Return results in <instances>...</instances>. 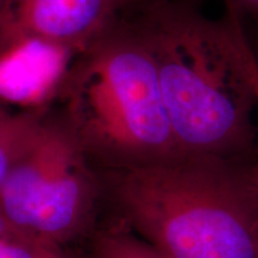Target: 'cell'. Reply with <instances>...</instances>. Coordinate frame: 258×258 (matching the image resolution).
Wrapping results in <instances>:
<instances>
[{"mask_svg": "<svg viewBox=\"0 0 258 258\" xmlns=\"http://www.w3.org/2000/svg\"><path fill=\"white\" fill-rule=\"evenodd\" d=\"M124 15L153 57L180 152L254 161L257 61L239 16L213 19L172 0H152Z\"/></svg>", "mask_w": 258, "mask_h": 258, "instance_id": "obj_1", "label": "cell"}, {"mask_svg": "<svg viewBox=\"0 0 258 258\" xmlns=\"http://www.w3.org/2000/svg\"><path fill=\"white\" fill-rule=\"evenodd\" d=\"M254 161L182 156L112 170L128 230L167 258H258Z\"/></svg>", "mask_w": 258, "mask_h": 258, "instance_id": "obj_2", "label": "cell"}, {"mask_svg": "<svg viewBox=\"0 0 258 258\" xmlns=\"http://www.w3.org/2000/svg\"><path fill=\"white\" fill-rule=\"evenodd\" d=\"M56 103L89 161L118 170L184 156L167 118L153 57L127 15L80 51Z\"/></svg>", "mask_w": 258, "mask_h": 258, "instance_id": "obj_3", "label": "cell"}, {"mask_svg": "<svg viewBox=\"0 0 258 258\" xmlns=\"http://www.w3.org/2000/svg\"><path fill=\"white\" fill-rule=\"evenodd\" d=\"M79 141L61 116L41 117L0 191V217L50 249L85 226L95 178Z\"/></svg>", "mask_w": 258, "mask_h": 258, "instance_id": "obj_4", "label": "cell"}, {"mask_svg": "<svg viewBox=\"0 0 258 258\" xmlns=\"http://www.w3.org/2000/svg\"><path fill=\"white\" fill-rule=\"evenodd\" d=\"M124 14L123 0H6L0 47L38 38L83 51Z\"/></svg>", "mask_w": 258, "mask_h": 258, "instance_id": "obj_5", "label": "cell"}, {"mask_svg": "<svg viewBox=\"0 0 258 258\" xmlns=\"http://www.w3.org/2000/svg\"><path fill=\"white\" fill-rule=\"evenodd\" d=\"M79 53L38 38L0 47V105L27 114H46L59 99Z\"/></svg>", "mask_w": 258, "mask_h": 258, "instance_id": "obj_6", "label": "cell"}, {"mask_svg": "<svg viewBox=\"0 0 258 258\" xmlns=\"http://www.w3.org/2000/svg\"><path fill=\"white\" fill-rule=\"evenodd\" d=\"M44 114H27L0 105V191L10 170Z\"/></svg>", "mask_w": 258, "mask_h": 258, "instance_id": "obj_7", "label": "cell"}, {"mask_svg": "<svg viewBox=\"0 0 258 258\" xmlns=\"http://www.w3.org/2000/svg\"><path fill=\"white\" fill-rule=\"evenodd\" d=\"M95 258H167L152 245L124 230H110L97 237Z\"/></svg>", "mask_w": 258, "mask_h": 258, "instance_id": "obj_8", "label": "cell"}, {"mask_svg": "<svg viewBox=\"0 0 258 258\" xmlns=\"http://www.w3.org/2000/svg\"><path fill=\"white\" fill-rule=\"evenodd\" d=\"M53 250L30 239L0 217V258H47Z\"/></svg>", "mask_w": 258, "mask_h": 258, "instance_id": "obj_9", "label": "cell"}, {"mask_svg": "<svg viewBox=\"0 0 258 258\" xmlns=\"http://www.w3.org/2000/svg\"><path fill=\"white\" fill-rule=\"evenodd\" d=\"M230 6V11L239 16L244 14L258 19V0H225Z\"/></svg>", "mask_w": 258, "mask_h": 258, "instance_id": "obj_10", "label": "cell"}, {"mask_svg": "<svg viewBox=\"0 0 258 258\" xmlns=\"http://www.w3.org/2000/svg\"><path fill=\"white\" fill-rule=\"evenodd\" d=\"M123 2L125 5V14H128V12H132L141 8V6L146 5L147 3L152 2V0H123Z\"/></svg>", "mask_w": 258, "mask_h": 258, "instance_id": "obj_11", "label": "cell"}, {"mask_svg": "<svg viewBox=\"0 0 258 258\" xmlns=\"http://www.w3.org/2000/svg\"><path fill=\"white\" fill-rule=\"evenodd\" d=\"M256 90H257V95H258V66L256 70ZM253 177H254V183H256V186L258 190V140H257L256 158H254V163H253Z\"/></svg>", "mask_w": 258, "mask_h": 258, "instance_id": "obj_12", "label": "cell"}, {"mask_svg": "<svg viewBox=\"0 0 258 258\" xmlns=\"http://www.w3.org/2000/svg\"><path fill=\"white\" fill-rule=\"evenodd\" d=\"M47 258H66V257L61 256L60 252H59V250H53L49 254H48Z\"/></svg>", "mask_w": 258, "mask_h": 258, "instance_id": "obj_13", "label": "cell"}, {"mask_svg": "<svg viewBox=\"0 0 258 258\" xmlns=\"http://www.w3.org/2000/svg\"><path fill=\"white\" fill-rule=\"evenodd\" d=\"M5 4H6V0H0V17H2L3 11H4Z\"/></svg>", "mask_w": 258, "mask_h": 258, "instance_id": "obj_14", "label": "cell"}, {"mask_svg": "<svg viewBox=\"0 0 258 258\" xmlns=\"http://www.w3.org/2000/svg\"><path fill=\"white\" fill-rule=\"evenodd\" d=\"M254 56H256V61H257V66H258V54L254 53Z\"/></svg>", "mask_w": 258, "mask_h": 258, "instance_id": "obj_15", "label": "cell"}]
</instances>
